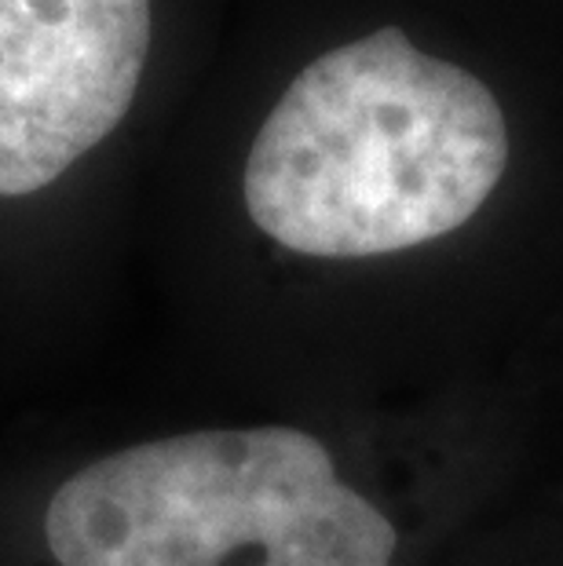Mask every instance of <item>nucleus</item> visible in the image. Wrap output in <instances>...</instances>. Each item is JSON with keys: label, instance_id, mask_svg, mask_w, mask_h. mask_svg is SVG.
<instances>
[{"label": "nucleus", "instance_id": "nucleus-3", "mask_svg": "<svg viewBox=\"0 0 563 566\" xmlns=\"http://www.w3.org/2000/svg\"><path fill=\"white\" fill-rule=\"evenodd\" d=\"M150 0H0V198L55 184L125 122Z\"/></svg>", "mask_w": 563, "mask_h": 566}, {"label": "nucleus", "instance_id": "nucleus-2", "mask_svg": "<svg viewBox=\"0 0 563 566\" xmlns=\"http://www.w3.org/2000/svg\"><path fill=\"white\" fill-rule=\"evenodd\" d=\"M59 566H392L395 526L296 428L190 431L100 457L52 493Z\"/></svg>", "mask_w": 563, "mask_h": 566}, {"label": "nucleus", "instance_id": "nucleus-1", "mask_svg": "<svg viewBox=\"0 0 563 566\" xmlns=\"http://www.w3.org/2000/svg\"><path fill=\"white\" fill-rule=\"evenodd\" d=\"M505 161L494 92L385 27L301 70L257 132L242 195L279 245L363 260L458 231Z\"/></svg>", "mask_w": 563, "mask_h": 566}]
</instances>
